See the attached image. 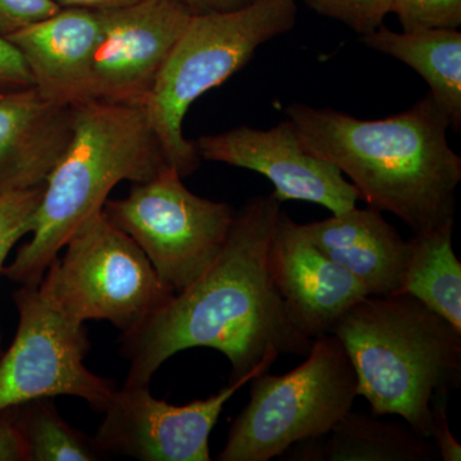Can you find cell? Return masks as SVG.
<instances>
[{
	"label": "cell",
	"mask_w": 461,
	"mask_h": 461,
	"mask_svg": "<svg viewBox=\"0 0 461 461\" xmlns=\"http://www.w3.org/2000/svg\"><path fill=\"white\" fill-rule=\"evenodd\" d=\"M286 114L303 148L339 168L369 206L396 215L414 233L455 222L461 158L448 144L450 121L429 93L382 120L302 103Z\"/></svg>",
	"instance_id": "7a4b0ae2"
},
{
	"label": "cell",
	"mask_w": 461,
	"mask_h": 461,
	"mask_svg": "<svg viewBox=\"0 0 461 461\" xmlns=\"http://www.w3.org/2000/svg\"><path fill=\"white\" fill-rule=\"evenodd\" d=\"M17 415L18 406L0 411V461H26Z\"/></svg>",
	"instance_id": "4316f807"
},
{
	"label": "cell",
	"mask_w": 461,
	"mask_h": 461,
	"mask_svg": "<svg viewBox=\"0 0 461 461\" xmlns=\"http://www.w3.org/2000/svg\"><path fill=\"white\" fill-rule=\"evenodd\" d=\"M287 460L435 461V445L409 424L379 420L351 411L326 436L303 439L288 447Z\"/></svg>",
	"instance_id": "e0dca14e"
},
{
	"label": "cell",
	"mask_w": 461,
	"mask_h": 461,
	"mask_svg": "<svg viewBox=\"0 0 461 461\" xmlns=\"http://www.w3.org/2000/svg\"><path fill=\"white\" fill-rule=\"evenodd\" d=\"M0 355H2V351H0Z\"/></svg>",
	"instance_id": "f546056e"
},
{
	"label": "cell",
	"mask_w": 461,
	"mask_h": 461,
	"mask_svg": "<svg viewBox=\"0 0 461 461\" xmlns=\"http://www.w3.org/2000/svg\"><path fill=\"white\" fill-rule=\"evenodd\" d=\"M297 2V0H296ZM321 16L339 21L357 35L375 32L391 14V0H300Z\"/></svg>",
	"instance_id": "603a6c76"
},
{
	"label": "cell",
	"mask_w": 461,
	"mask_h": 461,
	"mask_svg": "<svg viewBox=\"0 0 461 461\" xmlns=\"http://www.w3.org/2000/svg\"><path fill=\"white\" fill-rule=\"evenodd\" d=\"M193 142L202 159L250 169L268 178L275 186L273 195L281 203H314L339 214L355 208L360 200L359 191L339 168L303 148L291 121L268 130L239 126Z\"/></svg>",
	"instance_id": "7c38bea8"
},
{
	"label": "cell",
	"mask_w": 461,
	"mask_h": 461,
	"mask_svg": "<svg viewBox=\"0 0 461 461\" xmlns=\"http://www.w3.org/2000/svg\"><path fill=\"white\" fill-rule=\"evenodd\" d=\"M54 258L39 284L67 317L111 321L129 333L173 296L144 251L104 212L90 215Z\"/></svg>",
	"instance_id": "52a82bcc"
},
{
	"label": "cell",
	"mask_w": 461,
	"mask_h": 461,
	"mask_svg": "<svg viewBox=\"0 0 461 461\" xmlns=\"http://www.w3.org/2000/svg\"><path fill=\"white\" fill-rule=\"evenodd\" d=\"M450 391H438L430 403L432 426L430 437L435 439V447L439 459L444 461H460L461 445L451 433L447 420V400Z\"/></svg>",
	"instance_id": "d4e9b609"
},
{
	"label": "cell",
	"mask_w": 461,
	"mask_h": 461,
	"mask_svg": "<svg viewBox=\"0 0 461 461\" xmlns=\"http://www.w3.org/2000/svg\"><path fill=\"white\" fill-rule=\"evenodd\" d=\"M100 12L89 100L142 107L194 12L184 0H141Z\"/></svg>",
	"instance_id": "8fae6325"
},
{
	"label": "cell",
	"mask_w": 461,
	"mask_h": 461,
	"mask_svg": "<svg viewBox=\"0 0 461 461\" xmlns=\"http://www.w3.org/2000/svg\"><path fill=\"white\" fill-rule=\"evenodd\" d=\"M18 427L26 461H94L104 456L93 437L69 426L51 399H36L18 406Z\"/></svg>",
	"instance_id": "ffe728a7"
},
{
	"label": "cell",
	"mask_w": 461,
	"mask_h": 461,
	"mask_svg": "<svg viewBox=\"0 0 461 461\" xmlns=\"http://www.w3.org/2000/svg\"><path fill=\"white\" fill-rule=\"evenodd\" d=\"M357 396L372 412L399 415L430 438V403L438 391L459 387L461 332L409 295L368 296L336 324Z\"/></svg>",
	"instance_id": "277c9868"
},
{
	"label": "cell",
	"mask_w": 461,
	"mask_h": 461,
	"mask_svg": "<svg viewBox=\"0 0 461 461\" xmlns=\"http://www.w3.org/2000/svg\"><path fill=\"white\" fill-rule=\"evenodd\" d=\"M391 14H396L406 32L459 29L461 0H391Z\"/></svg>",
	"instance_id": "7402d4cb"
},
{
	"label": "cell",
	"mask_w": 461,
	"mask_h": 461,
	"mask_svg": "<svg viewBox=\"0 0 461 461\" xmlns=\"http://www.w3.org/2000/svg\"><path fill=\"white\" fill-rule=\"evenodd\" d=\"M59 9L53 0H0V36L8 38Z\"/></svg>",
	"instance_id": "cb8c5ba5"
},
{
	"label": "cell",
	"mask_w": 461,
	"mask_h": 461,
	"mask_svg": "<svg viewBox=\"0 0 461 461\" xmlns=\"http://www.w3.org/2000/svg\"><path fill=\"white\" fill-rule=\"evenodd\" d=\"M14 302L20 320L11 348L0 355V411L58 396L78 397L104 411L117 388L85 366V323L62 313L39 286L21 285Z\"/></svg>",
	"instance_id": "9c48e42d"
},
{
	"label": "cell",
	"mask_w": 461,
	"mask_h": 461,
	"mask_svg": "<svg viewBox=\"0 0 461 461\" xmlns=\"http://www.w3.org/2000/svg\"><path fill=\"white\" fill-rule=\"evenodd\" d=\"M103 212L138 244L175 294L214 262L238 213L227 203L191 193L171 166L135 182L124 198L108 199Z\"/></svg>",
	"instance_id": "ba28073f"
},
{
	"label": "cell",
	"mask_w": 461,
	"mask_h": 461,
	"mask_svg": "<svg viewBox=\"0 0 461 461\" xmlns=\"http://www.w3.org/2000/svg\"><path fill=\"white\" fill-rule=\"evenodd\" d=\"M454 223L408 240L409 256L397 295L415 297L461 332V263L453 248Z\"/></svg>",
	"instance_id": "d6986e66"
},
{
	"label": "cell",
	"mask_w": 461,
	"mask_h": 461,
	"mask_svg": "<svg viewBox=\"0 0 461 461\" xmlns=\"http://www.w3.org/2000/svg\"><path fill=\"white\" fill-rule=\"evenodd\" d=\"M281 204L273 194L249 199L214 262L138 329L123 333L126 386H149L163 363L187 348L223 354L229 384L268 372L281 355H308L313 339L288 317L269 266Z\"/></svg>",
	"instance_id": "6da1fadb"
},
{
	"label": "cell",
	"mask_w": 461,
	"mask_h": 461,
	"mask_svg": "<svg viewBox=\"0 0 461 461\" xmlns=\"http://www.w3.org/2000/svg\"><path fill=\"white\" fill-rule=\"evenodd\" d=\"M44 185L0 195V275L14 245L32 233L33 218L41 205Z\"/></svg>",
	"instance_id": "44dd1931"
},
{
	"label": "cell",
	"mask_w": 461,
	"mask_h": 461,
	"mask_svg": "<svg viewBox=\"0 0 461 461\" xmlns=\"http://www.w3.org/2000/svg\"><path fill=\"white\" fill-rule=\"evenodd\" d=\"M72 111L74 135L45 182L32 238L3 268L16 284L39 286L68 239L103 211L120 182L148 181L168 166L144 108L89 100Z\"/></svg>",
	"instance_id": "3957f363"
},
{
	"label": "cell",
	"mask_w": 461,
	"mask_h": 461,
	"mask_svg": "<svg viewBox=\"0 0 461 461\" xmlns=\"http://www.w3.org/2000/svg\"><path fill=\"white\" fill-rule=\"evenodd\" d=\"M229 384L204 400L173 405L151 395L148 384L115 390L98 432L103 455L142 461H211L209 437L230 397L253 379Z\"/></svg>",
	"instance_id": "30bf717a"
},
{
	"label": "cell",
	"mask_w": 461,
	"mask_h": 461,
	"mask_svg": "<svg viewBox=\"0 0 461 461\" xmlns=\"http://www.w3.org/2000/svg\"><path fill=\"white\" fill-rule=\"evenodd\" d=\"M102 33V12L60 8L8 36L25 60L32 85L66 107L89 102L91 67Z\"/></svg>",
	"instance_id": "5bb4252c"
},
{
	"label": "cell",
	"mask_w": 461,
	"mask_h": 461,
	"mask_svg": "<svg viewBox=\"0 0 461 461\" xmlns=\"http://www.w3.org/2000/svg\"><path fill=\"white\" fill-rule=\"evenodd\" d=\"M250 399L218 461H268L303 439L326 436L353 411L357 375L332 333L313 339L304 362L281 375L249 382Z\"/></svg>",
	"instance_id": "8992f818"
},
{
	"label": "cell",
	"mask_w": 461,
	"mask_h": 461,
	"mask_svg": "<svg viewBox=\"0 0 461 461\" xmlns=\"http://www.w3.org/2000/svg\"><path fill=\"white\" fill-rule=\"evenodd\" d=\"M296 14V0H251L235 11L193 14L142 105L167 165L182 178L202 160L182 130L193 103L244 68L258 48L291 32Z\"/></svg>",
	"instance_id": "5b68a950"
},
{
	"label": "cell",
	"mask_w": 461,
	"mask_h": 461,
	"mask_svg": "<svg viewBox=\"0 0 461 461\" xmlns=\"http://www.w3.org/2000/svg\"><path fill=\"white\" fill-rule=\"evenodd\" d=\"M194 14L235 11L247 5L251 0H184Z\"/></svg>",
	"instance_id": "83f0119b"
},
{
	"label": "cell",
	"mask_w": 461,
	"mask_h": 461,
	"mask_svg": "<svg viewBox=\"0 0 461 461\" xmlns=\"http://www.w3.org/2000/svg\"><path fill=\"white\" fill-rule=\"evenodd\" d=\"M366 47L395 58L429 84V94L444 111L454 131L461 129V32L427 29L395 32L384 25L360 36Z\"/></svg>",
	"instance_id": "ac0fdd59"
},
{
	"label": "cell",
	"mask_w": 461,
	"mask_h": 461,
	"mask_svg": "<svg viewBox=\"0 0 461 461\" xmlns=\"http://www.w3.org/2000/svg\"><path fill=\"white\" fill-rule=\"evenodd\" d=\"M60 8H85L93 11H107L127 7L141 0H53Z\"/></svg>",
	"instance_id": "f1b7e54d"
},
{
	"label": "cell",
	"mask_w": 461,
	"mask_h": 461,
	"mask_svg": "<svg viewBox=\"0 0 461 461\" xmlns=\"http://www.w3.org/2000/svg\"><path fill=\"white\" fill-rule=\"evenodd\" d=\"M72 135V107L33 86L0 91V195L45 185Z\"/></svg>",
	"instance_id": "9a60e30c"
},
{
	"label": "cell",
	"mask_w": 461,
	"mask_h": 461,
	"mask_svg": "<svg viewBox=\"0 0 461 461\" xmlns=\"http://www.w3.org/2000/svg\"><path fill=\"white\" fill-rule=\"evenodd\" d=\"M269 266L288 317L311 339L332 333L342 317L369 296L359 281L321 253L302 224L284 211L273 230Z\"/></svg>",
	"instance_id": "4fadbf2b"
},
{
	"label": "cell",
	"mask_w": 461,
	"mask_h": 461,
	"mask_svg": "<svg viewBox=\"0 0 461 461\" xmlns=\"http://www.w3.org/2000/svg\"><path fill=\"white\" fill-rule=\"evenodd\" d=\"M33 86L32 75L17 48L0 36V91Z\"/></svg>",
	"instance_id": "484cf974"
},
{
	"label": "cell",
	"mask_w": 461,
	"mask_h": 461,
	"mask_svg": "<svg viewBox=\"0 0 461 461\" xmlns=\"http://www.w3.org/2000/svg\"><path fill=\"white\" fill-rule=\"evenodd\" d=\"M302 226L315 247L350 272L369 296L397 295L402 290L408 240L378 209L355 206Z\"/></svg>",
	"instance_id": "2e32d148"
}]
</instances>
